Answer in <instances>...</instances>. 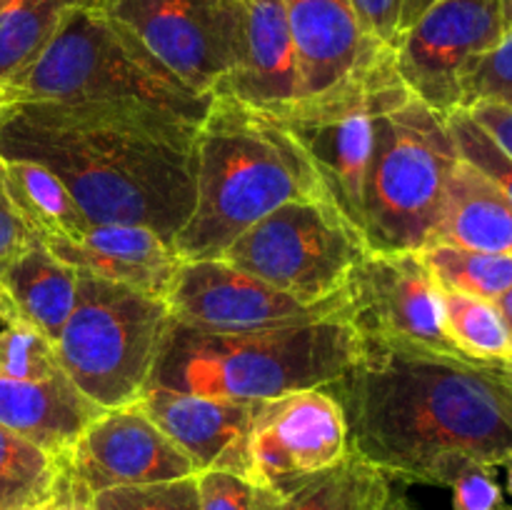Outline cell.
I'll return each instance as SVG.
<instances>
[{"mask_svg":"<svg viewBox=\"0 0 512 510\" xmlns=\"http://www.w3.org/2000/svg\"><path fill=\"white\" fill-rule=\"evenodd\" d=\"M330 393L348 423L350 453L388 478L448 488L468 463L512 455V388L503 365L360 343Z\"/></svg>","mask_w":512,"mask_h":510,"instance_id":"1","label":"cell"},{"mask_svg":"<svg viewBox=\"0 0 512 510\" xmlns=\"http://www.w3.org/2000/svg\"><path fill=\"white\" fill-rule=\"evenodd\" d=\"M198 128L148 108L28 100L0 123V158L53 170L90 223L143 225L173 245L195 205Z\"/></svg>","mask_w":512,"mask_h":510,"instance_id":"2","label":"cell"},{"mask_svg":"<svg viewBox=\"0 0 512 510\" xmlns=\"http://www.w3.org/2000/svg\"><path fill=\"white\" fill-rule=\"evenodd\" d=\"M193 180V213L173 238L180 260L220 258L280 205L325 198L313 165L283 125L230 95H213L195 133Z\"/></svg>","mask_w":512,"mask_h":510,"instance_id":"3","label":"cell"},{"mask_svg":"<svg viewBox=\"0 0 512 510\" xmlns=\"http://www.w3.org/2000/svg\"><path fill=\"white\" fill-rule=\"evenodd\" d=\"M358 353L360 338L343 310L248 333H200L170 320L148 385L258 403L335 383Z\"/></svg>","mask_w":512,"mask_h":510,"instance_id":"4","label":"cell"},{"mask_svg":"<svg viewBox=\"0 0 512 510\" xmlns=\"http://www.w3.org/2000/svg\"><path fill=\"white\" fill-rule=\"evenodd\" d=\"M10 85L20 103L125 105L198 125L213 103L180 83L93 5L70 10L38 58Z\"/></svg>","mask_w":512,"mask_h":510,"instance_id":"5","label":"cell"},{"mask_svg":"<svg viewBox=\"0 0 512 510\" xmlns=\"http://www.w3.org/2000/svg\"><path fill=\"white\" fill-rule=\"evenodd\" d=\"M458 160L448 118L415 95L380 113L365 175L363 238L368 250H423L438 225Z\"/></svg>","mask_w":512,"mask_h":510,"instance_id":"6","label":"cell"},{"mask_svg":"<svg viewBox=\"0 0 512 510\" xmlns=\"http://www.w3.org/2000/svg\"><path fill=\"white\" fill-rule=\"evenodd\" d=\"M168 325L163 298L78 270L75 305L55 338V355L95 405L118 408L145 390Z\"/></svg>","mask_w":512,"mask_h":510,"instance_id":"7","label":"cell"},{"mask_svg":"<svg viewBox=\"0 0 512 510\" xmlns=\"http://www.w3.org/2000/svg\"><path fill=\"white\" fill-rule=\"evenodd\" d=\"M368 245L325 198L290 200L250 225L220 258L253 278L293 295L323 303L345 290Z\"/></svg>","mask_w":512,"mask_h":510,"instance_id":"8","label":"cell"},{"mask_svg":"<svg viewBox=\"0 0 512 510\" xmlns=\"http://www.w3.org/2000/svg\"><path fill=\"white\" fill-rule=\"evenodd\" d=\"M193 93L213 98L243 55L240 0H93Z\"/></svg>","mask_w":512,"mask_h":510,"instance_id":"9","label":"cell"},{"mask_svg":"<svg viewBox=\"0 0 512 510\" xmlns=\"http://www.w3.org/2000/svg\"><path fill=\"white\" fill-rule=\"evenodd\" d=\"M343 293V315L360 343L463 358L445 330L443 288L420 250H368Z\"/></svg>","mask_w":512,"mask_h":510,"instance_id":"10","label":"cell"},{"mask_svg":"<svg viewBox=\"0 0 512 510\" xmlns=\"http://www.w3.org/2000/svg\"><path fill=\"white\" fill-rule=\"evenodd\" d=\"M512 28L508 0H438L395 43V70L410 95L440 115L463 100V80Z\"/></svg>","mask_w":512,"mask_h":510,"instance_id":"11","label":"cell"},{"mask_svg":"<svg viewBox=\"0 0 512 510\" xmlns=\"http://www.w3.org/2000/svg\"><path fill=\"white\" fill-rule=\"evenodd\" d=\"M300 75V105L398 83L395 50L368 33L350 0H283ZM293 108V110H295Z\"/></svg>","mask_w":512,"mask_h":510,"instance_id":"12","label":"cell"},{"mask_svg":"<svg viewBox=\"0 0 512 510\" xmlns=\"http://www.w3.org/2000/svg\"><path fill=\"white\" fill-rule=\"evenodd\" d=\"M403 80L330 103L300 105L273 118L300 145L318 175L328 203L363 238L365 175L373 153V123L408 98ZM365 240V238H363Z\"/></svg>","mask_w":512,"mask_h":510,"instance_id":"13","label":"cell"},{"mask_svg":"<svg viewBox=\"0 0 512 510\" xmlns=\"http://www.w3.org/2000/svg\"><path fill=\"white\" fill-rule=\"evenodd\" d=\"M348 453L343 405L328 385L258 400L255 405L250 428L253 480L280 498L293 495Z\"/></svg>","mask_w":512,"mask_h":510,"instance_id":"14","label":"cell"},{"mask_svg":"<svg viewBox=\"0 0 512 510\" xmlns=\"http://www.w3.org/2000/svg\"><path fill=\"white\" fill-rule=\"evenodd\" d=\"M165 303L170 320L183 328L200 333H248L328 318L343 310L345 293L308 305L235 268L225 258H203L180 260Z\"/></svg>","mask_w":512,"mask_h":510,"instance_id":"15","label":"cell"},{"mask_svg":"<svg viewBox=\"0 0 512 510\" xmlns=\"http://www.w3.org/2000/svg\"><path fill=\"white\" fill-rule=\"evenodd\" d=\"M70 465L93 493L123 485L170 483L195 475L188 455L135 400L103 410L75 443Z\"/></svg>","mask_w":512,"mask_h":510,"instance_id":"16","label":"cell"},{"mask_svg":"<svg viewBox=\"0 0 512 510\" xmlns=\"http://www.w3.org/2000/svg\"><path fill=\"white\" fill-rule=\"evenodd\" d=\"M135 403L188 455L195 475L225 470L253 480L250 428L258 403L158 385H148Z\"/></svg>","mask_w":512,"mask_h":510,"instance_id":"17","label":"cell"},{"mask_svg":"<svg viewBox=\"0 0 512 510\" xmlns=\"http://www.w3.org/2000/svg\"><path fill=\"white\" fill-rule=\"evenodd\" d=\"M243 3V55L215 95H230L258 113L280 118L300 103V75L283 0Z\"/></svg>","mask_w":512,"mask_h":510,"instance_id":"18","label":"cell"},{"mask_svg":"<svg viewBox=\"0 0 512 510\" xmlns=\"http://www.w3.org/2000/svg\"><path fill=\"white\" fill-rule=\"evenodd\" d=\"M48 248L80 273L168 298L180 258L173 245L143 225L90 223L80 238L55 240Z\"/></svg>","mask_w":512,"mask_h":510,"instance_id":"19","label":"cell"},{"mask_svg":"<svg viewBox=\"0 0 512 510\" xmlns=\"http://www.w3.org/2000/svg\"><path fill=\"white\" fill-rule=\"evenodd\" d=\"M103 413L65 373L43 380L0 378V425L55 460L73 455L83 430Z\"/></svg>","mask_w":512,"mask_h":510,"instance_id":"20","label":"cell"},{"mask_svg":"<svg viewBox=\"0 0 512 510\" xmlns=\"http://www.w3.org/2000/svg\"><path fill=\"white\" fill-rule=\"evenodd\" d=\"M428 245L512 255V203L468 160L460 158L450 175L443 210Z\"/></svg>","mask_w":512,"mask_h":510,"instance_id":"21","label":"cell"},{"mask_svg":"<svg viewBox=\"0 0 512 510\" xmlns=\"http://www.w3.org/2000/svg\"><path fill=\"white\" fill-rule=\"evenodd\" d=\"M0 293L20 318L55 343L75 305L78 270L35 240L8 265L0 280Z\"/></svg>","mask_w":512,"mask_h":510,"instance_id":"22","label":"cell"},{"mask_svg":"<svg viewBox=\"0 0 512 510\" xmlns=\"http://www.w3.org/2000/svg\"><path fill=\"white\" fill-rule=\"evenodd\" d=\"M3 163L10 200L40 243L75 240L88 230L90 220L53 170L33 160H3Z\"/></svg>","mask_w":512,"mask_h":510,"instance_id":"23","label":"cell"},{"mask_svg":"<svg viewBox=\"0 0 512 510\" xmlns=\"http://www.w3.org/2000/svg\"><path fill=\"white\" fill-rule=\"evenodd\" d=\"M93 0H0V83L23 73L65 15Z\"/></svg>","mask_w":512,"mask_h":510,"instance_id":"24","label":"cell"},{"mask_svg":"<svg viewBox=\"0 0 512 510\" xmlns=\"http://www.w3.org/2000/svg\"><path fill=\"white\" fill-rule=\"evenodd\" d=\"M390 478L355 453L295 490L280 510H375L390 498Z\"/></svg>","mask_w":512,"mask_h":510,"instance_id":"25","label":"cell"},{"mask_svg":"<svg viewBox=\"0 0 512 510\" xmlns=\"http://www.w3.org/2000/svg\"><path fill=\"white\" fill-rule=\"evenodd\" d=\"M445 330L463 358L483 365L512 363V335L493 300L443 290Z\"/></svg>","mask_w":512,"mask_h":510,"instance_id":"26","label":"cell"},{"mask_svg":"<svg viewBox=\"0 0 512 510\" xmlns=\"http://www.w3.org/2000/svg\"><path fill=\"white\" fill-rule=\"evenodd\" d=\"M60 460L0 425V510L43 508Z\"/></svg>","mask_w":512,"mask_h":510,"instance_id":"27","label":"cell"},{"mask_svg":"<svg viewBox=\"0 0 512 510\" xmlns=\"http://www.w3.org/2000/svg\"><path fill=\"white\" fill-rule=\"evenodd\" d=\"M420 255L443 290L495 303L512 288V255L480 253L455 245H428Z\"/></svg>","mask_w":512,"mask_h":510,"instance_id":"28","label":"cell"},{"mask_svg":"<svg viewBox=\"0 0 512 510\" xmlns=\"http://www.w3.org/2000/svg\"><path fill=\"white\" fill-rule=\"evenodd\" d=\"M63 373L55 343L20 318L0 293V378L43 380Z\"/></svg>","mask_w":512,"mask_h":510,"instance_id":"29","label":"cell"},{"mask_svg":"<svg viewBox=\"0 0 512 510\" xmlns=\"http://www.w3.org/2000/svg\"><path fill=\"white\" fill-rule=\"evenodd\" d=\"M450 133H453L455 145H458L460 158L468 160L470 165L480 170L483 175H488L500 190H503L505 198L512 203V158L500 148L493 140V135L483 128L480 123H475L473 115L468 110H455L453 115H448Z\"/></svg>","mask_w":512,"mask_h":510,"instance_id":"30","label":"cell"},{"mask_svg":"<svg viewBox=\"0 0 512 510\" xmlns=\"http://www.w3.org/2000/svg\"><path fill=\"white\" fill-rule=\"evenodd\" d=\"M93 510H200L193 478L153 485H123L95 493Z\"/></svg>","mask_w":512,"mask_h":510,"instance_id":"31","label":"cell"},{"mask_svg":"<svg viewBox=\"0 0 512 510\" xmlns=\"http://www.w3.org/2000/svg\"><path fill=\"white\" fill-rule=\"evenodd\" d=\"M200 510H280L283 500L275 490L225 470L195 475Z\"/></svg>","mask_w":512,"mask_h":510,"instance_id":"32","label":"cell"},{"mask_svg":"<svg viewBox=\"0 0 512 510\" xmlns=\"http://www.w3.org/2000/svg\"><path fill=\"white\" fill-rule=\"evenodd\" d=\"M478 103L503 105L512 110V28L465 75L460 110Z\"/></svg>","mask_w":512,"mask_h":510,"instance_id":"33","label":"cell"},{"mask_svg":"<svg viewBox=\"0 0 512 510\" xmlns=\"http://www.w3.org/2000/svg\"><path fill=\"white\" fill-rule=\"evenodd\" d=\"M453 490V510H505L503 488L493 465L468 463L448 483Z\"/></svg>","mask_w":512,"mask_h":510,"instance_id":"34","label":"cell"},{"mask_svg":"<svg viewBox=\"0 0 512 510\" xmlns=\"http://www.w3.org/2000/svg\"><path fill=\"white\" fill-rule=\"evenodd\" d=\"M35 240L38 238L30 233V228L23 223L13 200H10L8 188H5V163L0 158V280H3L8 265Z\"/></svg>","mask_w":512,"mask_h":510,"instance_id":"35","label":"cell"},{"mask_svg":"<svg viewBox=\"0 0 512 510\" xmlns=\"http://www.w3.org/2000/svg\"><path fill=\"white\" fill-rule=\"evenodd\" d=\"M373 38L395 50L400 38V5L398 0H350Z\"/></svg>","mask_w":512,"mask_h":510,"instance_id":"36","label":"cell"},{"mask_svg":"<svg viewBox=\"0 0 512 510\" xmlns=\"http://www.w3.org/2000/svg\"><path fill=\"white\" fill-rule=\"evenodd\" d=\"M95 493L78 478L70 465V458L60 460L58 475H55L53 493L43 505V510H93Z\"/></svg>","mask_w":512,"mask_h":510,"instance_id":"37","label":"cell"},{"mask_svg":"<svg viewBox=\"0 0 512 510\" xmlns=\"http://www.w3.org/2000/svg\"><path fill=\"white\" fill-rule=\"evenodd\" d=\"M468 113L473 115L475 123H480L493 135L495 143L512 158V110L503 108V105L478 103L473 108H468Z\"/></svg>","mask_w":512,"mask_h":510,"instance_id":"38","label":"cell"},{"mask_svg":"<svg viewBox=\"0 0 512 510\" xmlns=\"http://www.w3.org/2000/svg\"><path fill=\"white\" fill-rule=\"evenodd\" d=\"M433 3H438V0H398V5H400V35H403V30L408 28V25H413L415 18H418V15L423 13L425 8H430Z\"/></svg>","mask_w":512,"mask_h":510,"instance_id":"39","label":"cell"},{"mask_svg":"<svg viewBox=\"0 0 512 510\" xmlns=\"http://www.w3.org/2000/svg\"><path fill=\"white\" fill-rule=\"evenodd\" d=\"M15 103H20V95L15 93L13 85L0 83V123H3L5 115L10 113V108H13Z\"/></svg>","mask_w":512,"mask_h":510,"instance_id":"40","label":"cell"},{"mask_svg":"<svg viewBox=\"0 0 512 510\" xmlns=\"http://www.w3.org/2000/svg\"><path fill=\"white\" fill-rule=\"evenodd\" d=\"M495 305H498L500 315H503L505 325H508V330H510V335H512V288L505 290V293L500 295L498 300H495Z\"/></svg>","mask_w":512,"mask_h":510,"instance_id":"41","label":"cell"},{"mask_svg":"<svg viewBox=\"0 0 512 510\" xmlns=\"http://www.w3.org/2000/svg\"><path fill=\"white\" fill-rule=\"evenodd\" d=\"M375 510H418V508H415V505L410 503L408 498H403V495L390 493V498L385 500V503L380 505V508H375Z\"/></svg>","mask_w":512,"mask_h":510,"instance_id":"42","label":"cell"},{"mask_svg":"<svg viewBox=\"0 0 512 510\" xmlns=\"http://www.w3.org/2000/svg\"><path fill=\"white\" fill-rule=\"evenodd\" d=\"M503 468H505V478H508V490H510V495H512V455H510L508 460H505Z\"/></svg>","mask_w":512,"mask_h":510,"instance_id":"43","label":"cell"},{"mask_svg":"<svg viewBox=\"0 0 512 510\" xmlns=\"http://www.w3.org/2000/svg\"><path fill=\"white\" fill-rule=\"evenodd\" d=\"M503 373H505V378H508V383H510V388H512V363H505L503 365Z\"/></svg>","mask_w":512,"mask_h":510,"instance_id":"44","label":"cell"},{"mask_svg":"<svg viewBox=\"0 0 512 510\" xmlns=\"http://www.w3.org/2000/svg\"><path fill=\"white\" fill-rule=\"evenodd\" d=\"M508 3H510V10H512V0H508Z\"/></svg>","mask_w":512,"mask_h":510,"instance_id":"45","label":"cell"},{"mask_svg":"<svg viewBox=\"0 0 512 510\" xmlns=\"http://www.w3.org/2000/svg\"><path fill=\"white\" fill-rule=\"evenodd\" d=\"M33 510H43V508H33Z\"/></svg>","mask_w":512,"mask_h":510,"instance_id":"46","label":"cell"},{"mask_svg":"<svg viewBox=\"0 0 512 510\" xmlns=\"http://www.w3.org/2000/svg\"><path fill=\"white\" fill-rule=\"evenodd\" d=\"M505 510H512V508H510V505H508V508H505Z\"/></svg>","mask_w":512,"mask_h":510,"instance_id":"47","label":"cell"}]
</instances>
